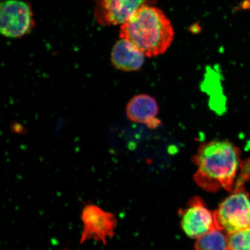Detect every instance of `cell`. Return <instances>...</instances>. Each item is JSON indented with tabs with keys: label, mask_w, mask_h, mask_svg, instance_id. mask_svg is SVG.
Here are the masks:
<instances>
[{
	"label": "cell",
	"mask_w": 250,
	"mask_h": 250,
	"mask_svg": "<svg viewBox=\"0 0 250 250\" xmlns=\"http://www.w3.org/2000/svg\"><path fill=\"white\" fill-rule=\"evenodd\" d=\"M215 228L228 234L250 226V199L243 187L235 188L214 212Z\"/></svg>",
	"instance_id": "obj_3"
},
{
	"label": "cell",
	"mask_w": 250,
	"mask_h": 250,
	"mask_svg": "<svg viewBox=\"0 0 250 250\" xmlns=\"http://www.w3.org/2000/svg\"><path fill=\"white\" fill-rule=\"evenodd\" d=\"M230 250H250V228L228 234Z\"/></svg>",
	"instance_id": "obj_11"
},
{
	"label": "cell",
	"mask_w": 250,
	"mask_h": 250,
	"mask_svg": "<svg viewBox=\"0 0 250 250\" xmlns=\"http://www.w3.org/2000/svg\"><path fill=\"white\" fill-rule=\"evenodd\" d=\"M197 167L195 182L202 189L215 192L233 189L240 162V150L227 140L202 144L193 157Z\"/></svg>",
	"instance_id": "obj_1"
},
{
	"label": "cell",
	"mask_w": 250,
	"mask_h": 250,
	"mask_svg": "<svg viewBox=\"0 0 250 250\" xmlns=\"http://www.w3.org/2000/svg\"><path fill=\"white\" fill-rule=\"evenodd\" d=\"M71 250V249H68V248H65L63 250Z\"/></svg>",
	"instance_id": "obj_12"
},
{
	"label": "cell",
	"mask_w": 250,
	"mask_h": 250,
	"mask_svg": "<svg viewBox=\"0 0 250 250\" xmlns=\"http://www.w3.org/2000/svg\"><path fill=\"white\" fill-rule=\"evenodd\" d=\"M195 248L196 250H230L227 233L217 228L199 237Z\"/></svg>",
	"instance_id": "obj_10"
},
{
	"label": "cell",
	"mask_w": 250,
	"mask_h": 250,
	"mask_svg": "<svg viewBox=\"0 0 250 250\" xmlns=\"http://www.w3.org/2000/svg\"><path fill=\"white\" fill-rule=\"evenodd\" d=\"M147 0H99L95 16L100 24H123L130 20Z\"/></svg>",
	"instance_id": "obj_7"
},
{
	"label": "cell",
	"mask_w": 250,
	"mask_h": 250,
	"mask_svg": "<svg viewBox=\"0 0 250 250\" xmlns=\"http://www.w3.org/2000/svg\"><path fill=\"white\" fill-rule=\"evenodd\" d=\"M126 113L130 121L145 124L151 129H155L161 124L157 118L159 113L157 102L152 96L146 94H140L131 99L126 105Z\"/></svg>",
	"instance_id": "obj_8"
},
{
	"label": "cell",
	"mask_w": 250,
	"mask_h": 250,
	"mask_svg": "<svg viewBox=\"0 0 250 250\" xmlns=\"http://www.w3.org/2000/svg\"><path fill=\"white\" fill-rule=\"evenodd\" d=\"M81 219L83 223L81 245L93 240L106 246L108 240L114 236L118 222L112 212L93 203H87L81 211Z\"/></svg>",
	"instance_id": "obj_4"
},
{
	"label": "cell",
	"mask_w": 250,
	"mask_h": 250,
	"mask_svg": "<svg viewBox=\"0 0 250 250\" xmlns=\"http://www.w3.org/2000/svg\"><path fill=\"white\" fill-rule=\"evenodd\" d=\"M170 21L161 9L144 4L122 24L120 38L136 47L146 57L163 55L173 42Z\"/></svg>",
	"instance_id": "obj_2"
},
{
	"label": "cell",
	"mask_w": 250,
	"mask_h": 250,
	"mask_svg": "<svg viewBox=\"0 0 250 250\" xmlns=\"http://www.w3.org/2000/svg\"><path fill=\"white\" fill-rule=\"evenodd\" d=\"M146 56L132 43L121 39L115 43L111 52V62L118 70L132 72L142 67Z\"/></svg>",
	"instance_id": "obj_9"
},
{
	"label": "cell",
	"mask_w": 250,
	"mask_h": 250,
	"mask_svg": "<svg viewBox=\"0 0 250 250\" xmlns=\"http://www.w3.org/2000/svg\"><path fill=\"white\" fill-rule=\"evenodd\" d=\"M181 227L191 238L198 239L215 228L214 214L199 197L190 200L188 207L181 211Z\"/></svg>",
	"instance_id": "obj_6"
},
{
	"label": "cell",
	"mask_w": 250,
	"mask_h": 250,
	"mask_svg": "<svg viewBox=\"0 0 250 250\" xmlns=\"http://www.w3.org/2000/svg\"><path fill=\"white\" fill-rule=\"evenodd\" d=\"M0 30L9 38H20L30 33L35 24L29 3L20 0H7L1 3Z\"/></svg>",
	"instance_id": "obj_5"
}]
</instances>
